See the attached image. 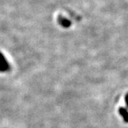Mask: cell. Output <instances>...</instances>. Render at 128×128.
I'll return each instance as SVG.
<instances>
[{
    "label": "cell",
    "mask_w": 128,
    "mask_h": 128,
    "mask_svg": "<svg viewBox=\"0 0 128 128\" xmlns=\"http://www.w3.org/2000/svg\"><path fill=\"white\" fill-rule=\"evenodd\" d=\"M58 22L60 26H62L64 28H68L71 25V22L69 21L68 18H65L62 16H59L58 17Z\"/></svg>",
    "instance_id": "6da1fadb"
},
{
    "label": "cell",
    "mask_w": 128,
    "mask_h": 128,
    "mask_svg": "<svg viewBox=\"0 0 128 128\" xmlns=\"http://www.w3.org/2000/svg\"><path fill=\"white\" fill-rule=\"evenodd\" d=\"M120 114H121L122 117H123L124 120L126 122H128V111L126 109H124L123 108H120L119 109Z\"/></svg>",
    "instance_id": "7a4b0ae2"
},
{
    "label": "cell",
    "mask_w": 128,
    "mask_h": 128,
    "mask_svg": "<svg viewBox=\"0 0 128 128\" xmlns=\"http://www.w3.org/2000/svg\"><path fill=\"white\" fill-rule=\"evenodd\" d=\"M125 102H126V105L128 107V93L125 96Z\"/></svg>",
    "instance_id": "3957f363"
}]
</instances>
